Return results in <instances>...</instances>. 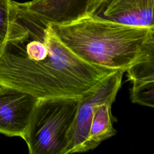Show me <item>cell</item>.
<instances>
[{
    "label": "cell",
    "instance_id": "cell-4",
    "mask_svg": "<svg viewBox=\"0 0 154 154\" xmlns=\"http://www.w3.org/2000/svg\"><path fill=\"white\" fill-rule=\"evenodd\" d=\"M125 71L118 69L109 73L92 89L79 97L77 113L68 135L65 154L81 153L93 115L103 103L115 100Z\"/></svg>",
    "mask_w": 154,
    "mask_h": 154
},
{
    "label": "cell",
    "instance_id": "cell-2",
    "mask_svg": "<svg viewBox=\"0 0 154 154\" xmlns=\"http://www.w3.org/2000/svg\"><path fill=\"white\" fill-rule=\"evenodd\" d=\"M50 25L59 40L82 60L125 72L135 61L149 30L90 16Z\"/></svg>",
    "mask_w": 154,
    "mask_h": 154
},
{
    "label": "cell",
    "instance_id": "cell-6",
    "mask_svg": "<svg viewBox=\"0 0 154 154\" xmlns=\"http://www.w3.org/2000/svg\"><path fill=\"white\" fill-rule=\"evenodd\" d=\"M37 101L30 94L0 84V133L23 138Z\"/></svg>",
    "mask_w": 154,
    "mask_h": 154
},
{
    "label": "cell",
    "instance_id": "cell-3",
    "mask_svg": "<svg viewBox=\"0 0 154 154\" xmlns=\"http://www.w3.org/2000/svg\"><path fill=\"white\" fill-rule=\"evenodd\" d=\"M79 98L38 99L23 138L30 154H65Z\"/></svg>",
    "mask_w": 154,
    "mask_h": 154
},
{
    "label": "cell",
    "instance_id": "cell-9",
    "mask_svg": "<svg viewBox=\"0 0 154 154\" xmlns=\"http://www.w3.org/2000/svg\"><path fill=\"white\" fill-rule=\"evenodd\" d=\"M126 72L132 84L154 81V27L149 28L135 61Z\"/></svg>",
    "mask_w": 154,
    "mask_h": 154
},
{
    "label": "cell",
    "instance_id": "cell-5",
    "mask_svg": "<svg viewBox=\"0 0 154 154\" xmlns=\"http://www.w3.org/2000/svg\"><path fill=\"white\" fill-rule=\"evenodd\" d=\"M88 16L127 25L154 27V0H89Z\"/></svg>",
    "mask_w": 154,
    "mask_h": 154
},
{
    "label": "cell",
    "instance_id": "cell-8",
    "mask_svg": "<svg viewBox=\"0 0 154 154\" xmlns=\"http://www.w3.org/2000/svg\"><path fill=\"white\" fill-rule=\"evenodd\" d=\"M113 102L114 100H108L103 103L95 111L81 153L94 149L102 142L116 134L111 115V105Z\"/></svg>",
    "mask_w": 154,
    "mask_h": 154
},
{
    "label": "cell",
    "instance_id": "cell-11",
    "mask_svg": "<svg viewBox=\"0 0 154 154\" xmlns=\"http://www.w3.org/2000/svg\"><path fill=\"white\" fill-rule=\"evenodd\" d=\"M131 99L134 103L154 108V81L133 84Z\"/></svg>",
    "mask_w": 154,
    "mask_h": 154
},
{
    "label": "cell",
    "instance_id": "cell-10",
    "mask_svg": "<svg viewBox=\"0 0 154 154\" xmlns=\"http://www.w3.org/2000/svg\"><path fill=\"white\" fill-rule=\"evenodd\" d=\"M22 28L18 2L0 0V48Z\"/></svg>",
    "mask_w": 154,
    "mask_h": 154
},
{
    "label": "cell",
    "instance_id": "cell-7",
    "mask_svg": "<svg viewBox=\"0 0 154 154\" xmlns=\"http://www.w3.org/2000/svg\"><path fill=\"white\" fill-rule=\"evenodd\" d=\"M89 0H32L22 2L33 16L46 23L63 24L88 16Z\"/></svg>",
    "mask_w": 154,
    "mask_h": 154
},
{
    "label": "cell",
    "instance_id": "cell-1",
    "mask_svg": "<svg viewBox=\"0 0 154 154\" xmlns=\"http://www.w3.org/2000/svg\"><path fill=\"white\" fill-rule=\"evenodd\" d=\"M22 28L0 48V84L38 99L79 98L116 70L93 65L76 55L49 23L18 2Z\"/></svg>",
    "mask_w": 154,
    "mask_h": 154
}]
</instances>
